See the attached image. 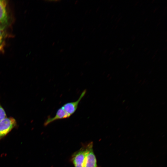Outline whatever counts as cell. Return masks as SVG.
<instances>
[{"label":"cell","mask_w":167,"mask_h":167,"mask_svg":"<svg viewBox=\"0 0 167 167\" xmlns=\"http://www.w3.org/2000/svg\"><path fill=\"white\" fill-rule=\"evenodd\" d=\"M86 155L83 167H98L93 150V143L91 142L86 145Z\"/></svg>","instance_id":"obj_1"},{"label":"cell","mask_w":167,"mask_h":167,"mask_svg":"<svg viewBox=\"0 0 167 167\" xmlns=\"http://www.w3.org/2000/svg\"><path fill=\"white\" fill-rule=\"evenodd\" d=\"M16 125L15 120L12 117L6 118L0 122V140L7 135Z\"/></svg>","instance_id":"obj_2"},{"label":"cell","mask_w":167,"mask_h":167,"mask_svg":"<svg viewBox=\"0 0 167 167\" xmlns=\"http://www.w3.org/2000/svg\"><path fill=\"white\" fill-rule=\"evenodd\" d=\"M86 145L83 146L72 155L71 161L74 167H83L86 155Z\"/></svg>","instance_id":"obj_3"},{"label":"cell","mask_w":167,"mask_h":167,"mask_svg":"<svg viewBox=\"0 0 167 167\" xmlns=\"http://www.w3.org/2000/svg\"><path fill=\"white\" fill-rule=\"evenodd\" d=\"M86 92V90H84L81 93L78 99L76 101L65 104L62 108L70 116L74 114L77 110L79 102Z\"/></svg>","instance_id":"obj_4"},{"label":"cell","mask_w":167,"mask_h":167,"mask_svg":"<svg viewBox=\"0 0 167 167\" xmlns=\"http://www.w3.org/2000/svg\"><path fill=\"white\" fill-rule=\"evenodd\" d=\"M70 116L61 107L58 109L54 117H48L45 123V125L46 126L55 121L68 118Z\"/></svg>","instance_id":"obj_5"},{"label":"cell","mask_w":167,"mask_h":167,"mask_svg":"<svg viewBox=\"0 0 167 167\" xmlns=\"http://www.w3.org/2000/svg\"><path fill=\"white\" fill-rule=\"evenodd\" d=\"M7 22L6 1L0 0V23L6 24Z\"/></svg>","instance_id":"obj_6"},{"label":"cell","mask_w":167,"mask_h":167,"mask_svg":"<svg viewBox=\"0 0 167 167\" xmlns=\"http://www.w3.org/2000/svg\"><path fill=\"white\" fill-rule=\"evenodd\" d=\"M6 117L5 111L0 103V122Z\"/></svg>","instance_id":"obj_7"},{"label":"cell","mask_w":167,"mask_h":167,"mask_svg":"<svg viewBox=\"0 0 167 167\" xmlns=\"http://www.w3.org/2000/svg\"><path fill=\"white\" fill-rule=\"evenodd\" d=\"M3 30L2 27L0 26V44L2 43L3 37Z\"/></svg>","instance_id":"obj_8"},{"label":"cell","mask_w":167,"mask_h":167,"mask_svg":"<svg viewBox=\"0 0 167 167\" xmlns=\"http://www.w3.org/2000/svg\"><path fill=\"white\" fill-rule=\"evenodd\" d=\"M122 16H121L118 19H117V23H118V22L120 21V20L122 18Z\"/></svg>","instance_id":"obj_9"},{"label":"cell","mask_w":167,"mask_h":167,"mask_svg":"<svg viewBox=\"0 0 167 167\" xmlns=\"http://www.w3.org/2000/svg\"><path fill=\"white\" fill-rule=\"evenodd\" d=\"M160 7V6H158V7H157V8H155L154 10H153V12H156V11L159 8V7Z\"/></svg>","instance_id":"obj_10"},{"label":"cell","mask_w":167,"mask_h":167,"mask_svg":"<svg viewBox=\"0 0 167 167\" xmlns=\"http://www.w3.org/2000/svg\"><path fill=\"white\" fill-rule=\"evenodd\" d=\"M114 51H113L112 52H111L109 54V55H111V54H114Z\"/></svg>","instance_id":"obj_11"},{"label":"cell","mask_w":167,"mask_h":167,"mask_svg":"<svg viewBox=\"0 0 167 167\" xmlns=\"http://www.w3.org/2000/svg\"><path fill=\"white\" fill-rule=\"evenodd\" d=\"M167 49V48L166 47H164L163 49V50H166Z\"/></svg>","instance_id":"obj_12"},{"label":"cell","mask_w":167,"mask_h":167,"mask_svg":"<svg viewBox=\"0 0 167 167\" xmlns=\"http://www.w3.org/2000/svg\"><path fill=\"white\" fill-rule=\"evenodd\" d=\"M139 2V1H138L137 2L135 3V4L134 5H135V6H136V5H137V4Z\"/></svg>","instance_id":"obj_13"},{"label":"cell","mask_w":167,"mask_h":167,"mask_svg":"<svg viewBox=\"0 0 167 167\" xmlns=\"http://www.w3.org/2000/svg\"><path fill=\"white\" fill-rule=\"evenodd\" d=\"M159 49H156V51H155V54H156L157 53V52L158 51Z\"/></svg>","instance_id":"obj_14"},{"label":"cell","mask_w":167,"mask_h":167,"mask_svg":"<svg viewBox=\"0 0 167 167\" xmlns=\"http://www.w3.org/2000/svg\"><path fill=\"white\" fill-rule=\"evenodd\" d=\"M135 36L133 37V38H132V41H134L135 40Z\"/></svg>","instance_id":"obj_15"},{"label":"cell","mask_w":167,"mask_h":167,"mask_svg":"<svg viewBox=\"0 0 167 167\" xmlns=\"http://www.w3.org/2000/svg\"><path fill=\"white\" fill-rule=\"evenodd\" d=\"M145 12V11H143L142 12V15H143Z\"/></svg>","instance_id":"obj_16"},{"label":"cell","mask_w":167,"mask_h":167,"mask_svg":"<svg viewBox=\"0 0 167 167\" xmlns=\"http://www.w3.org/2000/svg\"><path fill=\"white\" fill-rule=\"evenodd\" d=\"M155 56H156V54H154L153 55V56L152 57V58H154L155 57Z\"/></svg>","instance_id":"obj_17"},{"label":"cell","mask_w":167,"mask_h":167,"mask_svg":"<svg viewBox=\"0 0 167 167\" xmlns=\"http://www.w3.org/2000/svg\"><path fill=\"white\" fill-rule=\"evenodd\" d=\"M148 48H145V49H144V51H146L148 49Z\"/></svg>","instance_id":"obj_18"},{"label":"cell","mask_w":167,"mask_h":167,"mask_svg":"<svg viewBox=\"0 0 167 167\" xmlns=\"http://www.w3.org/2000/svg\"><path fill=\"white\" fill-rule=\"evenodd\" d=\"M148 18H146L144 20V22H146L148 19Z\"/></svg>","instance_id":"obj_19"},{"label":"cell","mask_w":167,"mask_h":167,"mask_svg":"<svg viewBox=\"0 0 167 167\" xmlns=\"http://www.w3.org/2000/svg\"><path fill=\"white\" fill-rule=\"evenodd\" d=\"M118 25H116L115 27H114V29H116L118 27Z\"/></svg>","instance_id":"obj_20"},{"label":"cell","mask_w":167,"mask_h":167,"mask_svg":"<svg viewBox=\"0 0 167 167\" xmlns=\"http://www.w3.org/2000/svg\"><path fill=\"white\" fill-rule=\"evenodd\" d=\"M160 23H161L160 22H159V23L157 24V26H158L160 24Z\"/></svg>","instance_id":"obj_21"},{"label":"cell","mask_w":167,"mask_h":167,"mask_svg":"<svg viewBox=\"0 0 167 167\" xmlns=\"http://www.w3.org/2000/svg\"><path fill=\"white\" fill-rule=\"evenodd\" d=\"M121 15V13H120L118 14V17H119Z\"/></svg>","instance_id":"obj_22"},{"label":"cell","mask_w":167,"mask_h":167,"mask_svg":"<svg viewBox=\"0 0 167 167\" xmlns=\"http://www.w3.org/2000/svg\"><path fill=\"white\" fill-rule=\"evenodd\" d=\"M118 43L116 44V46H115V48H116L117 47V46L118 45Z\"/></svg>","instance_id":"obj_23"},{"label":"cell","mask_w":167,"mask_h":167,"mask_svg":"<svg viewBox=\"0 0 167 167\" xmlns=\"http://www.w3.org/2000/svg\"><path fill=\"white\" fill-rule=\"evenodd\" d=\"M123 49H124V48H122V49H121V52H122V51L123 50Z\"/></svg>","instance_id":"obj_24"},{"label":"cell","mask_w":167,"mask_h":167,"mask_svg":"<svg viewBox=\"0 0 167 167\" xmlns=\"http://www.w3.org/2000/svg\"><path fill=\"white\" fill-rule=\"evenodd\" d=\"M114 16V15H113L111 17V19H112Z\"/></svg>","instance_id":"obj_25"},{"label":"cell","mask_w":167,"mask_h":167,"mask_svg":"<svg viewBox=\"0 0 167 167\" xmlns=\"http://www.w3.org/2000/svg\"><path fill=\"white\" fill-rule=\"evenodd\" d=\"M113 5H112L111 6H110V8H111L113 7Z\"/></svg>","instance_id":"obj_26"},{"label":"cell","mask_w":167,"mask_h":167,"mask_svg":"<svg viewBox=\"0 0 167 167\" xmlns=\"http://www.w3.org/2000/svg\"><path fill=\"white\" fill-rule=\"evenodd\" d=\"M150 33V32H149L148 33V34H147V36H148L149 35Z\"/></svg>","instance_id":"obj_27"},{"label":"cell","mask_w":167,"mask_h":167,"mask_svg":"<svg viewBox=\"0 0 167 167\" xmlns=\"http://www.w3.org/2000/svg\"><path fill=\"white\" fill-rule=\"evenodd\" d=\"M124 53V51H122V52L121 54L122 55V54H123Z\"/></svg>","instance_id":"obj_28"},{"label":"cell","mask_w":167,"mask_h":167,"mask_svg":"<svg viewBox=\"0 0 167 167\" xmlns=\"http://www.w3.org/2000/svg\"><path fill=\"white\" fill-rule=\"evenodd\" d=\"M126 25H127V24L126 23V24H124L123 26H124V27H125V26H126Z\"/></svg>","instance_id":"obj_29"},{"label":"cell","mask_w":167,"mask_h":167,"mask_svg":"<svg viewBox=\"0 0 167 167\" xmlns=\"http://www.w3.org/2000/svg\"><path fill=\"white\" fill-rule=\"evenodd\" d=\"M150 51H149L148 53L147 54L148 55L150 53Z\"/></svg>","instance_id":"obj_30"},{"label":"cell","mask_w":167,"mask_h":167,"mask_svg":"<svg viewBox=\"0 0 167 167\" xmlns=\"http://www.w3.org/2000/svg\"><path fill=\"white\" fill-rule=\"evenodd\" d=\"M135 36L134 35H133V36H131V38H133V37H134Z\"/></svg>","instance_id":"obj_31"},{"label":"cell","mask_w":167,"mask_h":167,"mask_svg":"<svg viewBox=\"0 0 167 167\" xmlns=\"http://www.w3.org/2000/svg\"><path fill=\"white\" fill-rule=\"evenodd\" d=\"M129 49H130V48H127V49H126V51H128V50H129Z\"/></svg>","instance_id":"obj_32"},{"label":"cell","mask_w":167,"mask_h":167,"mask_svg":"<svg viewBox=\"0 0 167 167\" xmlns=\"http://www.w3.org/2000/svg\"><path fill=\"white\" fill-rule=\"evenodd\" d=\"M167 6L165 7V8L164 10H165L166 9H167Z\"/></svg>","instance_id":"obj_33"},{"label":"cell","mask_w":167,"mask_h":167,"mask_svg":"<svg viewBox=\"0 0 167 167\" xmlns=\"http://www.w3.org/2000/svg\"><path fill=\"white\" fill-rule=\"evenodd\" d=\"M118 18L116 17V19H115V21H116L117 20Z\"/></svg>","instance_id":"obj_34"},{"label":"cell","mask_w":167,"mask_h":167,"mask_svg":"<svg viewBox=\"0 0 167 167\" xmlns=\"http://www.w3.org/2000/svg\"><path fill=\"white\" fill-rule=\"evenodd\" d=\"M136 21H135L134 23V24H136Z\"/></svg>","instance_id":"obj_35"},{"label":"cell","mask_w":167,"mask_h":167,"mask_svg":"<svg viewBox=\"0 0 167 167\" xmlns=\"http://www.w3.org/2000/svg\"><path fill=\"white\" fill-rule=\"evenodd\" d=\"M154 1H155V0H153V1H152L151 3H153V2Z\"/></svg>","instance_id":"obj_36"},{"label":"cell","mask_w":167,"mask_h":167,"mask_svg":"<svg viewBox=\"0 0 167 167\" xmlns=\"http://www.w3.org/2000/svg\"><path fill=\"white\" fill-rule=\"evenodd\" d=\"M111 58H111V57H110V58H109V60H111Z\"/></svg>","instance_id":"obj_37"},{"label":"cell","mask_w":167,"mask_h":167,"mask_svg":"<svg viewBox=\"0 0 167 167\" xmlns=\"http://www.w3.org/2000/svg\"><path fill=\"white\" fill-rule=\"evenodd\" d=\"M145 42V41H143L142 43V44H143L144 43V42Z\"/></svg>","instance_id":"obj_38"},{"label":"cell","mask_w":167,"mask_h":167,"mask_svg":"<svg viewBox=\"0 0 167 167\" xmlns=\"http://www.w3.org/2000/svg\"><path fill=\"white\" fill-rule=\"evenodd\" d=\"M163 38H162L161 39V40L160 41V42L161 41H162V40Z\"/></svg>","instance_id":"obj_39"},{"label":"cell","mask_w":167,"mask_h":167,"mask_svg":"<svg viewBox=\"0 0 167 167\" xmlns=\"http://www.w3.org/2000/svg\"><path fill=\"white\" fill-rule=\"evenodd\" d=\"M165 12H164L163 13V15H164V14H165Z\"/></svg>","instance_id":"obj_40"},{"label":"cell","mask_w":167,"mask_h":167,"mask_svg":"<svg viewBox=\"0 0 167 167\" xmlns=\"http://www.w3.org/2000/svg\"><path fill=\"white\" fill-rule=\"evenodd\" d=\"M140 50H141V49H139V50L138 51V52H139V51H140Z\"/></svg>","instance_id":"obj_41"},{"label":"cell","mask_w":167,"mask_h":167,"mask_svg":"<svg viewBox=\"0 0 167 167\" xmlns=\"http://www.w3.org/2000/svg\"><path fill=\"white\" fill-rule=\"evenodd\" d=\"M114 27V26L113 25V26L111 28L112 29Z\"/></svg>","instance_id":"obj_42"},{"label":"cell","mask_w":167,"mask_h":167,"mask_svg":"<svg viewBox=\"0 0 167 167\" xmlns=\"http://www.w3.org/2000/svg\"><path fill=\"white\" fill-rule=\"evenodd\" d=\"M142 3H141L140 4V5L139 6H140L142 5Z\"/></svg>","instance_id":"obj_43"},{"label":"cell","mask_w":167,"mask_h":167,"mask_svg":"<svg viewBox=\"0 0 167 167\" xmlns=\"http://www.w3.org/2000/svg\"><path fill=\"white\" fill-rule=\"evenodd\" d=\"M107 51V49L106 50H105V51L104 52H105V53Z\"/></svg>","instance_id":"obj_44"},{"label":"cell","mask_w":167,"mask_h":167,"mask_svg":"<svg viewBox=\"0 0 167 167\" xmlns=\"http://www.w3.org/2000/svg\"><path fill=\"white\" fill-rule=\"evenodd\" d=\"M167 41V39H166L165 40V42H166Z\"/></svg>","instance_id":"obj_45"},{"label":"cell","mask_w":167,"mask_h":167,"mask_svg":"<svg viewBox=\"0 0 167 167\" xmlns=\"http://www.w3.org/2000/svg\"><path fill=\"white\" fill-rule=\"evenodd\" d=\"M161 18H160V19H159V21H160L161 20Z\"/></svg>","instance_id":"obj_46"},{"label":"cell","mask_w":167,"mask_h":167,"mask_svg":"<svg viewBox=\"0 0 167 167\" xmlns=\"http://www.w3.org/2000/svg\"><path fill=\"white\" fill-rule=\"evenodd\" d=\"M121 49L120 48V49H119V50H121Z\"/></svg>","instance_id":"obj_47"},{"label":"cell","mask_w":167,"mask_h":167,"mask_svg":"<svg viewBox=\"0 0 167 167\" xmlns=\"http://www.w3.org/2000/svg\"><path fill=\"white\" fill-rule=\"evenodd\" d=\"M119 56H120V55L119 54V55L117 56V57H118Z\"/></svg>","instance_id":"obj_48"},{"label":"cell","mask_w":167,"mask_h":167,"mask_svg":"<svg viewBox=\"0 0 167 167\" xmlns=\"http://www.w3.org/2000/svg\"><path fill=\"white\" fill-rule=\"evenodd\" d=\"M166 34V32L165 33V35Z\"/></svg>","instance_id":"obj_49"},{"label":"cell","mask_w":167,"mask_h":167,"mask_svg":"<svg viewBox=\"0 0 167 167\" xmlns=\"http://www.w3.org/2000/svg\"><path fill=\"white\" fill-rule=\"evenodd\" d=\"M110 1V0H109L108 1V2H109Z\"/></svg>","instance_id":"obj_50"}]
</instances>
